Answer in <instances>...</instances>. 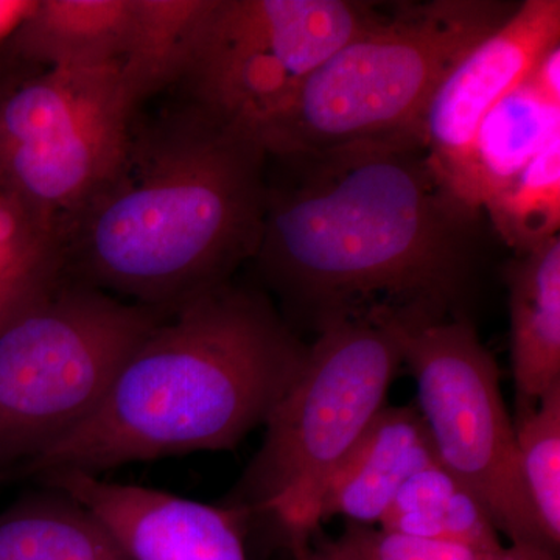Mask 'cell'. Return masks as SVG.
Returning <instances> with one entry per match:
<instances>
[{"label":"cell","mask_w":560,"mask_h":560,"mask_svg":"<svg viewBox=\"0 0 560 560\" xmlns=\"http://www.w3.org/2000/svg\"><path fill=\"white\" fill-rule=\"evenodd\" d=\"M62 272L60 234L0 187V290L57 279Z\"/></svg>","instance_id":"cell-21"},{"label":"cell","mask_w":560,"mask_h":560,"mask_svg":"<svg viewBox=\"0 0 560 560\" xmlns=\"http://www.w3.org/2000/svg\"><path fill=\"white\" fill-rule=\"evenodd\" d=\"M404 366L396 334L378 316L338 319L318 330L289 389L265 422V438L231 506L270 518L294 560L318 536L320 493L386 407Z\"/></svg>","instance_id":"cell-5"},{"label":"cell","mask_w":560,"mask_h":560,"mask_svg":"<svg viewBox=\"0 0 560 560\" xmlns=\"http://www.w3.org/2000/svg\"><path fill=\"white\" fill-rule=\"evenodd\" d=\"M377 316L399 340L401 360L416 383L415 407L440 464L481 500L511 544L559 555L523 486L499 366L469 316L412 326Z\"/></svg>","instance_id":"cell-8"},{"label":"cell","mask_w":560,"mask_h":560,"mask_svg":"<svg viewBox=\"0 0 560 560\" xmlns=\"http://www.w3.org/2000/svg\"><path fill=\"white\" fill-rule=\"evenodd\" d=\"M0 560H131L105 523L47 486L0 514Z\"/></svg>","instance_id":"cell-16"},{"label":"cell","mask_w":560,"mask_h":560,"mask_svg":"<svg viewBox=\"0 0 560 560\" xmlns=\"http://www.w3.org/2000/svg\"><path fill=\"white\" fill-rule=\"evenodd\" d=\"M493 232L515 256L558 237L560 228V132L508 186L486 202Z\"/></svg>","instance_id":"cell-19"},{"label":"cell","mask_w":560,"mask_h":560,"mask_svg":"<svg viewBox=\"0 0 560 560\" xmlns=\"http://www.w3.org/2000/svg\"><path fill=\"white\" fill-rule=\"evenodd\" d=\"M256 257L316 330L383 313L397 323L467 316L482 213L452 200L418 138L270 156Z\"/></svg>","instance_id":"cell-1"},{"label":"cell","mask_w":560,"mask_h":560,"mask_svg":"<svg viewBox=\"0 0 560 560\" xmlns=\"http://www.w3.org/2000/svg\"><path fill=\"white\" fill-rule=\"evenodd\" d=\"M560 43L559 0H525L445 77L420 120L418 139L444 190L490 109Z\"/></svg>","instance_id":"cell-10"},{"label":"cell","mask_w":560,"mask_h":560,"mask_svg":"<svg viewBox=\"0 0 560 560\" xmlns=\"http://www.w3.org/2000/svg\"><path fill=\"white\" fill-rule=\"evenodd\" d=\"M385 13L353 0H215L184 77L190 97L260 139L304 81Z\"/></svg>","instance_id":"cell-9"},{"label":"cell","mask_w":560,"mask_h":560,"mask_svg":"<svg viewBox=\"0 0 560 560\" xmlns=\"http://www.w3.org/2000/svg\"><path fill=\"white\" fill-rule=\"evenodd\" d=\"M16 81H11L9 77H7L5 70L0 69V101H2L3 95L7 94V91L10 90Z\"/></svg>","instance_id":"cell-26"},{"label":"cell","mask_w":560,"mask_h":560,"mask_svg":"<svg viewBox=\"0 0 560 560\" xmlns=\"http://www.w3.org/2000/svg\"><path fill=\"white\" fill-rule=\"evenodd\" d=\"M215 0H131L127 43L119 61L132 103L184 80Z\"/></svg>","instance_id":"cell-17"},{"label":"cell","mask_w":560,"mask_h":560,"mask_svg":"<svg viewBox=\"0 0 560 560\" xmlns=\"http://www.w3.org/2000/svg\"><path fill=\"white\" fill-rule=\"evenodd\" d=\"M438 463L415 405H386L355 442L320 493L319 523L378 526L412 475Z\"/></svg>","instance_id":"cell-12"},{"label":"cell","mask_w":560,"mask_h":560,"mask_svg":"<svg viewBox=\"0 0 560 560\" xmlns=\"http://www.w3.org/2000/svg\"><path fill=\"white\" fill-rule=\"evenodd\" d=\"M410 539L499 548V529L481 500L440 460L412 475L381 525Z\"/></svg>","instance_id":"cell-18"},{"label":"cell","mask_w":560,"mask_h":560,"mask_svg":"<svg viewBox=\"0 0 560 560\" xmlns=\"http://www.w3.org/2000/svg\"><path fill=\"white\" fill-rule=\"evenodd\" d=\"M331 544L350 560H560L559 555L533 545L470 547L447 541L410 539L386 533L377 526L352 523H346L341 536L331 540Z\"/></svg>","instance_id":"cell-22"},{"label":"cell","mask_w":560,"mask_h":560,"mask_svg":"<svg viewBox=\"0 0 560 560\" xmlns=\"http://www.w3.org/2000/svg\"><path fill=\"white\" fill-rule=\"evenodd\" d=\"M268 153L194 101L132 124L119 171L70 224L75 280L162 313L230 282L259 246Z\"/></svg>","instance_id":"cell-2"},{"label":"cell","mask_w":560,"mask_h":560,"mask_svg":"<svg viewBox=\"0 0 560 560\" xmlns=\"http://www.w3.org/2000/svg\"><path fill=\"white\" fill-rule=\"evenodd\" d=\"M560 132V98L529 75L497 103L475 131L444 191L474 213L492 200Z\"/></svg>","instance_id":"cell-13"},{"label":"cell","mask_w":560,"mask_h":560,"mask_svg":"<svg viewBox=\"0 0 560 560\" xmlns=\"http://www.w3.org/2000/svg\"><path fill=\"white\" fill-rule=\"evenodd\" d=\"M60 279L61 276L57 279L25 283V285L0 290V329H2L16 313H20L22 308L27 307L33 301L38 300L40 294L50 290Z\"/></svg>","instance_id":"cell-23"},{"label":"cell","mask_w":560,"mask_h":560,"mask_svg":"<svg viewBox=\"0 0 560 560\" xmlns=\"http://www.w3.org/2000/svg\"><path fill=\"white\" fill-rule=\"evenodd\" d=\"M33 5L35 0H0V43L7 40L9 44Z\"/></svg>","instance_id":"cell-24"},{"label":"cell","mask_w":560,"mask_h":560,"mask_svg":"<svg viewBox=\"0 0 560 560\" xmlns=\"http://www.w3.org/2000/svg\"><path fill=\"white\" fill-rule=\"evenodd\" d=\"M308 345L265 294L221 283L150 331L90 418L24 463L102 475L125 464L231 451L265 425Z\"/></svg>","instance_id":"cell-3"},{"label":"cell","mask_w":560,"mask_h":560,"mask_svg":"<svg viewBox=\"0 0 560 560\" xmlns=\"http://www.w3.org/2000/svg\"><path fill=\"white\" fill-rule=\"evenodd\" d=\"M138 106L119 65L50 68L0 101V187L65 238L119 171Z\"/></svg>","instance_id":"cell-7"},{"label":"cell","mask_w":560,"mask_h":560,"mask_svg":"<svg viewBox=\"0 0 560 560\" xmlns=\"http://www.w3.org/2000/svg\"><path fill=\"white\" fill-rule=\"evenodd\" d=\"M515 7L495 0L393 7L316 69L261 131L268 156L418 138L442 81Z\"/></svg>","instance_id":"cell-4"},{"label":"cell","mask_w":560,"mask_h":560,"mask_svg":"<svg viewBox=\"0 0 560 560\" xmlns=\"http://www.w3.org/2000/svg\"><path fill=\"white\" fill-rule=\"evenodd\" d=\"M168 313L61 279L0 329V464L35 458L84 422Z\"/></svg>","instance_id":"cell-6"},{"label":"cell","mask_w":560,"mask_h":560,"mask_svg":"<svg viewBox=\"0 0 560 560\" xmlns=\"http://www.w3.org/2000/svg\"><path fill=\"white\" fill-rule=\"evenodd\" d=\"M130 14L131 0H35L9 46L46 69L119 65Z\"/></svg>","instance_id":"cell-15"},{"label":"cell","mask_w":560,"mask_h":560,"mask_svg":"<svg viewBox=\"0 0 560 560\" xmlns=\"http://www.w3.org/2000/svg\"><path fill=\"white\" fill-rule=\"evenodd\" d=\"M510 291L511 363L518 408L560 383V237L518 254L504 270Z\"/></svg>","instance_id":"cell-14"},{"label":"cell","mask_w":560,"mask_h":560,"mask_svg":"<svg viewBox=\"0 0 560 560\" xmlns=\"http://www.w3.org/2000/svg\"><path fill=\"white\" fill-rule=\"evenodd\" d=\"M307 560H350L346 558L342 552L338 551L335 548V545L331 544V540L318 541L315 544L313 541V547L311 551V556H308Z\"/></svg>","instance_id":"cell-25"},{"label":"cell","mask_w":560,"mask_h":560,"mask_svg":"<svg viewBox=\"0 0 560 560\" xmlns=\"http://www.w3.org/2000/svg\"><path fill=\"white\" fill-rule=\"evenodd\" d=\"M523 486L541 530L560 550V383L514 420Z\"/></svg>","instance_id":"cell-20"},{"label":"cell","mask_w":560,"mask_h":560,"mask_svg":"<svg viewBox=\"0 0 560 560\" xmlns=\"http://www.w3.org/2000/svg\"><path fill=\"white\" fill-rule=\"evenodd\" d=\"M40 481L94 512L131 560H248V517L231 504L213 506L84 471H54Z\"/></svg>","instance_id":"cell-11"}]
</instances>
